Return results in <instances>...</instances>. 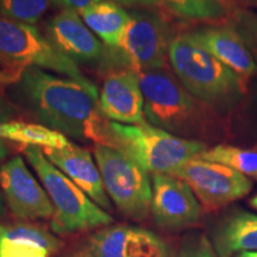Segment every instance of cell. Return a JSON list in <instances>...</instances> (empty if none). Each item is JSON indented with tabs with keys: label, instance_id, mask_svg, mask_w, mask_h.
<instances>
[{
	"label": "cell",
	"instance_id": "6da1fadb",
	"mask_svg": "<svg viewBox=\"0 0 257 257\" xmlns=\"http://www.w3.org/2000/svg\"><path fill=\"white\" fill-rule=\"evenodd\" d=\"M6 94L38 124L80 142L107 144L106 120L94 83H82L37 67H25Z\"/></svg>",
	"mask_w": 257,
	"mask_h": 257
},
{
	"label": "cell",
	"instance_id": "7a4b0ae2",
	"mask_svg": "<svg viewBox=\"0 0 257 257\" xmlns=\"http://www.w3.org/2000/svg\"><path fill=\"white\" fill-rule=\"evenodd\" d=\"M138 75L149 124L193 141L221 133L219 113L193 96L175 74L165 68Z\"/></svg>",
	"mask_w": 257,
	"mask_h": 257
},
{
	"label": "cell",
	"instance_id": "3957f363",
	"mask_svg": "<svg viewBox=\"0 0 257 257\" xmlns=\"http://www.w3.org/2000/svg\"><path fill=\"white\" fill-rule=\"evenodd\" d=\"M168 60L182 86L218 113L232 110L245 98L246 80L195 43L188 34L174 37Z\"/></svg>",
	"mask_w": 257,
	"mask_h": 257
},
{
	"label": "cell",
	"instance_id": "277c9868",
	"mask_svg": "<svg viewBox=\"0 0 257 257\" xmlns=\"http://www.w3.org/2000/svg\"><path fill=\"white\" fill-rule=\"evenodd\" d=\"M106 136L107 146L123 152L153 174L170 175L207 148L200 141L175 136L147 121L134 125L107 121Z\"/></svg>",
	"mask_w": 257,
	"mask_h": 257
},
{
	"label": "cell",
	"instance_id": "5b68a950",
	"mask_svg": "<svg viewBox=\"0 0 257 257\" xmlns=\"http://www.w3.org/2000/svg\"><path fill=\"white\" fill-rule=\"evenodd\" d=\"M24 155L34 168L53 205L51 229L64 234L107 226L113 221L110 214L99 207L68 176L53 165L43 150L24 147Z\"/></svg>",
	"mask_w": 257,
	"mask_h": 257
},
{
	"label": "cell",
	"instance_id": "8992f818",
	"mask_svg": "<svg viewBox=\"0 0 257 257\" xmlns=\"http://www.w3.org/2000/svg\"><path fill=\"white\" fill-rule=\"evenodd\" d=\"M173 40L169 24L160 14L146 9L134 10L120 44L105 48L98 66L106 74L124 69L136 73L165 69Z\"/></svg>",
	"mask_w": 257,
	"mask_h": 257
},
{
	"label": "cell",
	"instance_id": "52a82bcc",
	"mask_svg": "<svg viewBox=\"0 0 257 257\" xmlns=\"http://www.w3.org/2000/svg\"><path fill=\"white\" fill-rule=\"evenodd\" d=\"M94 160L108 198L124 216L144 220L152 212L153 184L149 173L123 152L95 144Z\"/></svg>",
	"mask_w": 257,
	"mask_h": 257
},
{
	"label": "cell",
	"instance_id": "ba28073f",
	"mask_svg": "<svg viewBox=\"0 0 257 257\" xmlns=\"http://www.w3.org/2000/svg\"><path fill=\"white\" fill-rule=\"evenodd\" d=\"M0 57L14 68L37 67L82 83H93L35 25L0 17Z\"/></svg>",
	"mask_w": 257,
	"mask_h": 257
},
{
	"label": "cell",
	"instance_id": "9c48e42d",
	"mask_svg": "<svg viewBox=\"0 0 257 257\" xmlns=\"http://www.w3.org/2000/svg\"><path fill=\"white\" fill-rule=\"evenodd\" d=\"M170 175L185 181L207 211L227 206L252 189V181L248 176L199 157L187 161Z\"/></svg>",
	"mask_w": 257,
	"mask_h": 257
},
{
	"label": "cell",
	"instance_id": "30bf717a",
	"mask_svg": "<svg viewBox=\"0 0 257 257\" xmlns=\"http://www.w3.org/2000/svg\"><path fill=\"white\" fill-rule=\"evenodd\" d=\"M0 187L9 210L18 219H48L53 216V205L46 189L21 156L0 165Z\"/></svg>",
	"mask_w": 257,
	"mask_h": 257
},
{
	"label": "cell",
	"instance_id": "8fae6325",
	"mask_svg": "<svg viewBox=\"0 0 257 257\" xmlns=\"http://www.w3.org/2000/svg\"><path fill=\"white\" fill-rule=\"evenodd\" d=\"M44 36L76 64H99L104 56V44L73 10H62L48 19Z\"/></svg>",
	"mask_w": 257,
	"mask_h": 257
},
{
	"label": "cell",
	"instance_id": "7c38bea8",
	"mask_svg": "<svg viewBox=\"0 0 257 257\" xmlns=\"http://www.w3.org/2000/svg\"><path fill=\"white\" fill-rule=\"evenodd\" d=\"M152 214L159 226L175 229L197 223L201 206L185 181L168 174H153Z\"/></svg>",
	"mask_w": 257,
	"mask_h": 257
},
{
	"label": "cell",
	"instance_id": "4fadbf2b",
	"mask_svg": "<svg viewBox=\"0 0 257 257\" xmlns=\"http://www.w3.org/2000/svg\"><path fill=\"white\" fill-rule=\"evenodd\" d=\"M93 257H167L165 242L152 231L133 225H111L88 239Z\"/></svg>",
	"mask_w": 257,
	"mask_h": 257
},
{
	"label": "cell",
	"instance_id": "5bb4252c",
	"mask_svg": "<svg viewBox=\"0 0 257 257\" xmlns=\"http://www.w3.org/2000/svg\"><path fill=\"white\" fill-rule=\"evenodd\" d=\"M99 108L108 121L125 125L144 123V98L138 73L124 69L106 74L99 94Z\"/></svg>",
	"mask_w": 257,
	"mask_h": 257
},
{
	"label": "cell",
	"instance_id": "9a60e30c",
	"mask_svg": "<svg viewBox=\"0 0 257 257\" xmlns=\"http://www.w3.org/2000/svg\"><path fill=\"white\" fill-rule=\"evenodd\" d=\"M47 159L64 175L81 188L102 210H111L112 204L106 193L100 170L92 154L75 143L62 149H42Z\"/></svg>",
	"mask_w": 257,
	"mask_h": 257
},
{
	"label": "cell",
	"instance_id": "2e32d148",
	"mask_svg": "<svg viewBox=\"0 0 257 257\" xmlns=\"http://www.w3.org/2000/svg\"><path fill=\"white\" fill-rule=\"evenodd\" d=\"M188 36L221 63L248 80L257 75V64L243 38L230 22L225 24L197 29Z\"/></svg>",
	"mask_w": 257,
	"mask_h": 257
},
{
	"label": "cell",
	"instance_id": "e0dca14e",
	"mask_svg": "<svg viewBox=\"0 0 257 257\" xmlns=\"http://www.w3.org/2000/svg\"><path fill=\"white\" fill-rule=\"evenodd\" d=\"M62 242L40 225L0 223V257H49Z\"/></svg>",
	"mask_w": 257,
	"mask_h": 257
},
{
	"label": "cell",
	"instance_id": "ac0fdd59",
	"mask_svg": "<svg viewBox=\"0 0 257 257\" xmlns=\"http://www.w3.org/2000/svg\"><path fill=\"white\" fill-rule=\"evenodd\" d=\"M82 21L105 48H117L130 22V12L113 0H102L79 12Z\"/></svg>",
	"mask_w": 257,
	"mask_h": 257
},
{
	"label": "cell",
	"instance_id": "d6986e66",
	"mask_svg": "<svg viewBox=\"0 0 257 257\" xmlns=\"http://www.w3.org/2000/svg\"><path fill=\"white\" fill-rule=\"evenodd\" d=\"M214 240L221 257L233 252L257 251V216L250 212L232 214L220 225Z\"/></svg>",
	"mask_w": 257,
	"mask_h": 257
},
{
	"label": "cell",
	"instance_id": "ffe728a7",
	"mask_svg": "<svg viewBox=\"0 0 257 257\" xmlns=\"http://www.w3.org/2000/svg\"><path fill=\"white\" fill-rule=\"evenodd\" d=\"M0 138L6 142H15L24 147L41 149H62L70 141L64 135L38 123L11 120L0 126Z\"/></svg>",
	"mask_w": 257,
	"mask_h": 257
},
{
	"label": "cell",
	"instance_id": "44dd1931",
	"mask_svg": "<svg viewBox=\"0 0 257 257\" xmlns=\"http://www.w3.org/2000/svg\"><path fill=\"white\" fill-rule=\"evenodd\" d=\"M175 17L194 22H216L231 18L238 9V0H162Z\"/></svg>",
	"mask_w": 257,
	"mask_h": 257
},
{
	"label": "cell",
	"instance_id": "7402d4cb",
	"mask_svg": "<svg viewBox=\"0 0 257 257\" xmlns=\"http://www.w3.org/2000/svg\"><path fill=\"white\" fill-rule=\"evenodd\" d=\"M199 159L224 165L248 178L257 180V149H245L230 144H217L206 148Z\"/></svg>",
	"mask_w": 257,
	"mask_h": 257
},
{
	"label": "cell",
	"instance_id": "603a6c76",
	"mask_svg": "<svg viewBox=\"0 0 257 257\" xmlns=\"http://www.w3.org/2000/svg\"><path fill=\"white\" fill-rule=\"evenodd\" d=\"M51 0H0V17L35 25L50 8Z\"/></svg>",
	"mask_w": 257,
	"mask_h": 257
},
{
	"label": "cell",
	"instance_id": "cb8c5ba5",
	"mask_svg": "<svg viewBox=\"0 0 257 257\" xmlns=\"http://www.w3.org/2000/svg\"><path fill=\"white\" fill-rule=\"evenodd\" d=\"M248 48L257 64V14L249 10H237L229 19Z\"/></svg>",
	"mask_w": 257,
	"mask_h": 257
},
{
	"label": "cell",
	"instance_id": "d4e9b609",
	"mask_svg": "<svg viewBox=\"0 0 257 257\" xmlns=\"http://www.w3.org/2000/svg\"><path fill=\"white\" fill-rule=\"evenodd\" d=\"M18 114V107L11 101V99L6 94V92H4L3 87H0V126L11 120H16ZM9 154L10 150L8 142L0 138V163H4V161L8 159Z\"/></svg>",
	"mask_w": 257,
	"mask_h": 257
},
{
	"label": "cell",
	"instance_id": "484cf974",
	"mask_svg": "<svg viewBox=\"0 0 257 257\" xmlns=\"http://www.w3.org/2000/svg\"><path fill=\"white\" fill-rule=\"evenodd\" d=\"M99 2H102V0H51L53 4L59 6L62 10H73L76 12H81L83 9Z\"/></svg>",
	"mask_w": 257,
	"mask_h": 257
},
{
	"label": "cell",
	"instance_id": "4316f807",
	"mask_svg": "<svg viewBox=\"0 0 257 257\" xmlns=\"http://www.w3.org/2000/svg\"><path fill=\"white\" fill-rule=\"evenodd\" d=\"M23 68H10V67H0V87H9L16 82L21 75Z\"/></svg>",
	"mask_w": 257,
	"mask_h": 257
},
{
	"label": "cell",
	"instance_id": "83f0119b",
	"mask_svg": "<svg viewBox=\"0 0 257 257\" xmlns=\"http://www.w3.org/2000/svg\"><path fill=\"white\" fill-rule=\"evenodd\" d=\"M184 257H214V255L212 253L207 243L205 242V240H202V242L199 244V245L195 246V248L188 250V251L185 253Z\"/></svg>",
	"mask_w": 257,
	"mask_h": 257
},
{
	"label": "cell",
	"instance_id": "f1b7e54d",
	"mask_svg": "<svg viewBox=\"0 0 257 257\" xmlns=\"http://www.w3.org/2000/svg\"><path fill=\"white\" fill-rule=\"evenodd\" d=\"M113 2L118 3L119 5L124 6H144V8H148V6H156L159 5L160 3H162V0H113Z\"/></svg>",
	"mask_w": 257,
	"mask_h": 257
},
{
	"label": "cell",
	"instance_id": "f546056e",
	"mask_svg": "<svg viewBox=\"0 0 257 257\" xmlns=\"http://www.w3.org/2000/svg\"><path fill=\"white\" fill-rule=\"evenodd\" d=\"M249 110H250V114H251L252 119L255 120V123L257 125V80L253 82L251 91H250Z\"/></svg>",
	"mask_w": 257,
	"mask_h": 257
},
{
	"label": "cell",
	"instance_id": "4dcf8cb0",
	"mask_svg": "<svg viewBox=\"0 0 257 257\" xmlns=\"http://www.w3.org/2000/svg\"><path fill=\"white\" fill-rule=\"evenodd\" d=\"M6 211V201L4 198V193L2 191V187H0V219L4 217Z\"/></svg>",
	"mask_w": 257,
	"mask_h": 257
},
{
	"label": "cell",
	"instance_id": "1f68e13d",
	"mask_svg": "<svg viewBox=\"0 0 257 257\" xmlns=\"http://www.w3.org/2000/svg\"><path fill=\"white\" fill-rule=\"evenodd\" d=\"M237 257H257V251H244L239 252Z\"/></svg>",
	"mask_w": 257,
	"mask_h": 257
},
{
	"label": "cell",
	"instance_id": "d6a6232c",
	"mask_svg": "<svg viewBox=\"0 0 257 257\" xmlns=\"http://www.w3.org/2000/svg\"><path fill=\"white\" fill-rule=\"evenodd\" d=\"M250 206H251L252 208H255V210L257 211V195H255V197L250 200Z\"/></svg>",
	"mask_w": 257,
	"mask_h": 257
},
{
	"label": "cell",
	"instance_id": "836d02e7",
	"mask_svg": "<svg viewBox=\"0 0 257 257\" xmlns=\"http://www.w3.org/2000/svg\"><path fill=\"white\" fill-rule=\"evenodd\" d=\"M74 257H93V256L88 252H82V253H78V255H75Z\"/></svg>",
	"mask_w": 257,
	"mask_h": 257
},
{
	"label": "cell",
	"instance_id": "e575fe53",
	"mask_svg": "<svg viewBox=\"0 0 257 257\" xmlns=\"http://www.w3.org/2000/svg\"><path fill=\"white\" fill-rule=\"evenodd\" d=\"M0 67H10V66H9V64H8V63H6V62H5V61L2 59V57H0ZM10 68H14V67H10Z\"/></svg>",
	"mask_w": 257,
	"mask_h": 257
}]
</instances>
